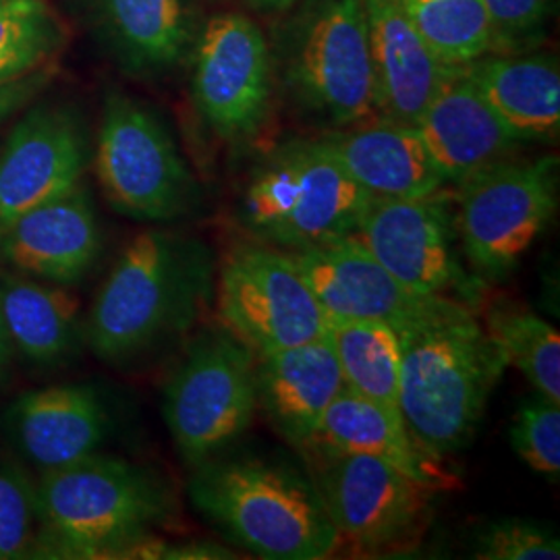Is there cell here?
<instances>
[{"instance_id": "6da1fadb", "label": "cell", "mask_w": 560, "mask_h": 560, "mask_svg": "<svg viewBox=\"0 0 560 560\" xmlns=\"http://www.w3.org/2000/svg\"><path fill=\"white\" fill-rule=\"evenodd\" d=\"M397 335L400 416L411 436L444 459L474 441L509 365L465 301L446 298Z\"/></svg>"}, {"instance_id": "7a4b0ae2", "label": "cell", "mask_w": 560, "mask_h": 560, "mask_svg": "<svg viewBox=\"0 0 560 560\" xmlns=\"http://www.w3.org/2000/svg\"><path fill=\"white\" fill-rule=\"evenodd\" d=\"M212 287V261L200 241L150 229L129 241L83 322L96 358L136 360L185 332Z\"/></svg>"}, {"instance_id": "3957f363", "label": "cell", "mask_w": 560, "mask_h": 560, "mask_svg": "<svg viewBox=\"0 0 560 560\" xmlns=\"http://www.w3.org/2000/svg\"><path fill=\"white\" fill-rule=\"evenodd\" d=\"M194 506L260 559H328L340 546L307 471L260 455H217L194 465Z\"/></svg>"}, {"instance_id": "277c9868", "label": "cell", "mask_w": 560, "mask_h": 560, "mask_svg": "<svg viewBox=\"0 0 560 560\" xmlns=\"http://www.w3.org/2000/svg\"><path fill=\"white\" fill-rule=\"evenodd\" d=\"M32 557L115 559L173 517L175 499L150 469L104 455L42 474Z\"/></svg>"}, {"instance_id": "5b68a950", "label": "cell", "mask_w": 560, "mask_h": 560, "mask_svg": "<svg viewBox=\"0 0 560 560\" xmlns=\"http://www.w3.org/2000/svg\"><path fill=\"white\" fill-rule=\"evenodd\" d=\"M370 198L322 140L291 141L247 180L240 221L256 241L300 249L353 235Z\"/></svg>"}, {"instance_id": "8992f818", "label": "cell", "mask_w": 560, "mask_h": 560, "mask_svg": "<svg viewBox=\"0 0 560 560\" xmlns=\"http://www.w3.org/2000/svg\"><path fill=\"white\" fill-rule=\"evenodd\" d=\"M300 455L339 540L355 550H407L430 527L436 488L409 478L386 460L322 442L301 446Z\"/></svg>"}, {"instance_id": "52a82bcc", "label": "cell", "mask_w": 560, "mask_h": 560, "mask_svg": "<svg viewBox=\"0 0 560 560\" xmlns=\"http://www.w3.org/2000/svg\"><path fill=\"white\" fill-rule=\"evenodd\" d=\"M559 208V159L506 156L457 183L463 258L478 279L511 277Z\"/></svg>"}, {"instance_id": "ba28073f", "label": "cell", "mask_w": 560, "mask_h": 560, "mask_svg": "<svg viewBox=\"0 0 560 560\" xmlns=\"http://www.w3.org/2000/svg\"><path fill=\"white\" fill-rule=\"evenodd\" d=\"M256 409V355L224 328L191 340L164 384V421L189 467L235 444Z\"/></svg>"}, {"instance_id": "9c48e42d", "label": "cell", "mask_w": 560, "mask_h": 560, "mask_svg": "<svg viewBox=\"0 0 560 560\" xmlns=\"http://www.w3.org/2000/svg\"><path fill=\"white\" fill-rule=\"evenodd\" d=\"M289 83L307 110L340 129L378 113L361 0H305L291 38Z\"/></svg>"}, {"instance_id": "30bf717a", "label": "cell", "mask_w": 560, "mask_h": 560, "mask_svg": "<svg viewBox=\"0 0 560 560\" xmlns=\"http://www.w3.org/2000/svg\"><path fill=\"white\" fill-rule=\"evenodd\" d=\"M96 173L110 206L136 221H175L196 201V180L164 122L122 94L104 104Z\"/></svg>"}, {"instance_id": "8fae6325", "label": "cell", "mask_w": 560, "mask_h": 560, "mask_svg": "<svg viewBox=\"0 0 560 560\" xmlns=\"http://www.w3.org/2000/svg\"><path fill=\"white\" fill-rule=\"evenodd\" d=\"M217 305L222 328L256 355H268L330 330L320 303L284 249L254 241L222 261Z\"/></svg>"}, {"instance_id": "7c38bea8", "label": "cell", "mask_w": 560, "mask_h": 560, "mask_svg": "<svg viewBox=\"0 0 560 560\" xmlns=\"http://www.w3.org/2000/svg\"><path fill=\"white\" fill-rule=\"evenodd\" d=\"M355 235L407 289L469 305L478 300L481 282L460 261L455 196L444 187L420 198H370Z\"/></svg>"}, {"instance_id": "4fadbf2b", "label": "cell", "mask_w": 560, "mask_h": 560, "mask_svg": "<svg viewBox=\"0 0 560 560\" xmlns=\"http://www.w3.org/2000/svg\"><path fill=\"white\" fill-rule=\"evenodd\" d=\"M270 94V52L260 27L240 13L208 21L194 69V98L208 127L226 141L256 136Z\"/></svg>"}, {"instance_id": "5bb4252c", "label": "cell", "mask_w": 560, "mask_h": 560, "mask_svg": "<svg viewBox=\"0 0 560 560\" xmlns=\"http://www.w3.org/2000/svg\"><path fill=\"white\" fill-rule=\"evenodd\" d=\"M284 252L330 324L384 322L399 332L446 300L407 289L370 254L355 233Z\"/></svg>"}, {"instance_id": "9a60e30c", "label": "cell", "mask_w": 560, "mask_h": 560, "mask_svg": "<svg viewBox=\"0 0 560 560\" xmlns=\"http://www.w3.org/2000/svg\"><path fill=\"white\" fill-rule=\"evenodd\" d=\"M88 136L75 110L59 104L30 108L0 148V224L81 185Z\"/></svg>"}, {"instance_id": "2e32d148", "label": "cell", "mask_w": 560, "mask_h": 560, "mask_svg": "<svg viewBox=\"0 0 560 560\" xmlns=\"http://www.w3.org/2000/svg\"><path fill=\"white\" fill-rule=\"evenodd\" d=\"M94 201L83 183L2 226L0 258L15 272L55 284L80 282L101 256Z\"/></svg>"}, {"instance_id": "e0dca14e", "label": "cell", "mask_w": 560, "mask_h": 560, "mask_svg": "<svg viewBox=\"0 0 560 560\" xmlns=\"http://www.w3.org/2000/svg\"><path fill=\"white\" fill-rule=\"evenodd\" d=\"M7 423L21 455L46 474L98 453L108 413L94 386L57 384L21 395Z\"/></svg>"}, {"instance_id": "ac0fdd59", "label": "cell", "mask_w": 560, "mask_h": 560, "mask_svg": "<svg viewBox=\"0 0 560 560\" xmlns=\"http://www.w3.org/2000/svg\"><path fill=\"white\" fill-rule=\"evenodd\" d=\"M416 127L444 180L455 185L511 156L521 143L460 67L448 69Z\"/></svg>"}, {"instance_id": "d6986e66", "label": "cell", "mask_w": 560, "mask_h": 560, "mask_svg": "<svg viewBox=\"0 0 560 560\" xmlns=\"http://www.w3.org/2000/svg\"><path fill=\"white\" fill-rule=\"evenodd\" d=\"M342 388L328 335L256 358L258 407L295 451L314 441L326 409Z\"/></svg>"}, {"instance_id": "ffe728a7", "label": "cell", "mask_w": 560, "mask_h": 560, "mask_svg": "<svg viewBox=\"0 0 560 560\" xmlns=\"http://www.w3.org/2000/svg\"><path fill=\"white\" fill-rule=\"evenodd\" d=\"M376 75L378 113L416 125L448 73L399 0H361Z\"/></svg>"}, {"instance_id": "44dd1931", "label": "cell", "mask_w": 560, "mask_h": 560, "mask_svg": "<svg viewBox=\"0 0 560 560\" xmlns=\"http://www.w3.org/2000/svg\"><path fill=\"white\" fill-rule=\"evenodd\" d=\"M345 129L322 143L372 198H420L448 185L416 125L365 120Z\"/></svg>"}, {"instance_id": "7402d4cb", "label": "cell", "mask_w": 560, "mask_h": 560, "mask_svg": "<svg viewBox=\"0 0 560 560\" xmlns=\"http://www.w3.org/2000/svg\"><path fill=\"white\" fill-rule=\"evenodd\" d=\"M460 69L521 143L557 141L560 131L557 60L540 55H483L460 65Z\"/></svg>"}, {"instance_id": "603a6c76", "label": "cell", "mask_w": 560, "mask_h": 560, "mask_svg": "<svg viewBox=\"0 0 560 560\" xmlns=\"http://www.w3.org/2000/svg\"><path fill=\"white\" fill-rule=\"evenodd\" d=\"M312 442L386 460L409 478L428 483L439 492L455 486V478L441 457L432 455L411 436L400 413L347 388H342L326 409Z\"/></svg>"}, {"instance_id": "cb8c5ba5", "label": "cell", "mask_w": 560, "mask_h": 560, "mask_svg": "<svg viewBox=\"0 0 560 560\" xmlns=\"http://www.w3.org/2000/svg\"><path fill=\"white\" fill-rule=\"evenodd\" d=\"M0 310L15 351L55 365L78 353L83 335L80 300L65 287L25 275L0 279Z\"/></svg>"}, {"instance_id": "d4e9b609", "label": "cell", "mask_w": 560, "mask_h": 560, "mask_svg": "<svg viewBox=\"0 0 560 560\" xmlns=\"http://www.w3.org/2000/svg\"><path fill=\"white\" fill-rule=\"evenodd\" d=\"M104 27L122 60L143 73L180 59L189 36L185 0H98Z\"/></svg>"}, {"instance_id": "484cf974", "label": "cell", "mask_w": 560, "mask_h": 560, "mask_svg": "<svg viewBox=\"0 0 560 560\" xmlns=\"http://www.w3.org/2000/svg\"><path fill=\"white\" fill-rule=\"evenodd\" d=\"M328 339L335 347L345 388L400 413L397 330L384 322H337L330 324Z\"/></svg>"}, {"instance_id": "4316f807", "label": "cell", "mask_w": 560, "mask_h": 560, "mask_svg": "<svg viewBox=\"0 0 560 560\" xmlns=\"http://www.w3.org/2000/svg\"><path fill=\"white\" fill-rule=\"evenodd\" d=\"M481 324L506 365L517 368L540 397L560 405L559 330L515 301H494Z\"/></svg>"}, {"instance_id": "83f0119b", "label": "cell", "mask_w": 560, "mask_h": 560, "mask_svg": "<svg viewBox=\"0 0 560 560\" xmlns=\"http://www.w3.org/2000/svg\"><path fill=\"white\" fill-rule=\"evenodd\" d=\"M430 50L448 67L492 52V25L481 0H399Z\"/></svg>"}, {"instance_id": "f1b7e54d", "label": "cell", "mask_w": 560, "mask_h": 560, "mask_svg": "<svg viewBox=\"0 0 560 560\" xmlns=\"http://www.w3.org/2000/svg\"><path fill=\"white\" fill-rule=\"evenodd\" d=\"M60 42L59 20L46 0H0V85L44 69Z\"/></svg>"}, {"instance_id": "f546056e", "label": "cell", "mask_w": 560, "mask_h": 560, "mask_svg": "<svg viewBox=\"0 0 560 560\" xmlns=\"http://www.w3.org/2000/svg\"><path fill=\"white\" fill-rule=\"evenodd\" d=\"M511 442L532 471L559 480L560 405L544 397L525 400L511 425Z\"/></svg>"}, {"instance_id": "4dcf8cb0", "label": "cell", "mask_w": 560, "mask_h": 560, "mask_svg": "<svg viewBox=\"0 0 560 560\" xmlns=\"http://www.w3.org/2000/svg\"><path fill=\"white\" fill-rule=\"evenodd\" d=\"M36 527V486L15 465L0 460V560L32 557Z\"/></svg>"}, {"instance_id": "1f68e13d", "label": "cell", "mask_w": 560, "mask_h": 560, "mask_svg": "<svg viewBox=\"0 0 560 560\" xmlns=\"http://www.w3.org/2000/svg\"><path fill=\"white\" fill-rule=\"evenodd\" d=\"M481 560H559L557 534L536 521L501 520L481 529L474 544Z\"/></svg>"}, {"instance_id": "d6a6232c", "label": "cell", "mask_w": 560, "mask_h": 560, "mask_svg": "<svg viewBox=\"0 0 560 560\" xmlns=\"http://www.w3.org/2000/svg\"><path fill=\"white\" fill-rule=\"evenodd\" d=\"M492 25V50H520L536 40L550 11V0H481Z\"/></svg>"}, {"instance_id": "836d02e7", "label": "cell", "mask_w": 560, "mask_h": 560, "mask_svg": "<svg viewBox=\"0 0 560 560\" xmlns=\"http://www.w3.org/2000/svg\"><path fill=\"white\" fill-rule=\"evenodd\" d=\"M48 71H36L23 80L0 85V120L18 113L27 102L34 101L42 92V88L48 83Z\"/></svg>"}, {"instance_id": "e575fe53", "label": "cell", "mask_w": 560, "mask_h": 560, "mask_svg": "<svg viewBox=\"0 0 560 560\" xmlns=\"http://www.w3.org/2000/svg\"><path fill=\"white\" fill-rule=\"evenodd\" d=\"M13 353H15V347H13V340L9 337L4 316H2V310H0V376L9 370Z\"/></svg>"}, {"instance_id": "d590c367", "label": "cell", "mask_w": 560, "mask_h": 560, "mask_svg": "<svg viewBox=\"0 0 560 560\" xmlns=\"http://www.w3.org/2000/svg\"><path fill=\"white\" fill-rule=\"evenodd\" d=\"M256 7L260 9H287L289 4H293L295 0H252Z\"/></svg>"}, {"instance_id": "8d00e7d4", "label": "cell", "mask_w": 560, "mask_h": 560, "mask_svg": "<svg viewBox=\"0 0 560 560\" xmlns=\"http://www.w3.org/2000/svg\"><path fill=\"white\" fill-rule=\"evenodd\" d=\"M2 226H4V224H0V235H2Z\"/></svg>"}]
</instances>
